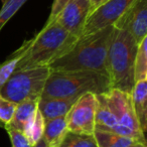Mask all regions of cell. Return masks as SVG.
I'll use <instances>...</instances> for the list:
<instances>
[{"mask_svg": "<svg viewBox=\"0 0 147 147\" xmlns=\"http://www.w3.org/2000/svg\"><path fill=\"white\" fill-rule=\"evenodd\" d=\"M113 32L114 26H109L81 36L71 51L49 67L51 71H88L107 76V53Z\"/></svg>", "mask_w": 147, "mask_h": 147, "instance_id": "6da1fadb", "label": "cell"}, {"mask_svg": "<svg viewBox=\"0 0 147 147\" xmlns=\"http://www.w3.org/2000/svg\"><path fill=\"white\" fill-rule=\"evenodd\" d=\"M78 39L79 37L71 34L57 21L45 23L42 29L32 37V42L18 63L16 71L49 67L71 51Z\"/></svg>", "mask_w": 147, "mask_h": 147, "instance_id": "7a4b0ae2", "label": "cell"}, {"mask_svg": "<svg viewBox=\"0 0 147 147\" xmlns=\"http://www.w3.org/2000/svg\"><path fill=\"white\" fill-rule=\"evenodd\" d=\"M111 89L109 78L88 71H51L41 97L78 99L86 93L104 94Z\"/></svg>", "mask_w": 147, "mask_h": 147, "instance_id": "3957f363", "label": "cell"}, {"mask_svg": "<svg viewBox=\"0 0 147 147\" xmlns=\"http://www.w3.org/2000/svg\"><path fill=\"white\" fill-rule=\"evenodd\" d=\"M138 43L127 31L116 29L107 53V76L111 89L131 93L134 81V61Z\"/></svg>", "mask_w": 147, "mask_h": 147, "instance_id": "277c9868", "label": "cell"}, {"mask_svg": "<svg viewBox=\"0 0 147 147\" xmlns=\"http://www.w3.org/2000/svg\"><path fill=\"white\" fill-rule=\"evenodd\" d=\"M51 71L49 67L15 71L0 89V95L15 104L39 100Z\"/></svg>", "mask_w": 147, "mask_h": 147, "instance_id": "5b68a950", "label": "cell"}, {"mask_svg": "<svg viewBox=\"0 0 147 147\" xmlns=\"http://www.w3.org/2000/svg\"><path fill=\"white\" fill-rule=\"evenodd\" d=\"M102 95L109 110L116 119L118 134L131 137L138 142L146 143L145 134L141 130L133 110L130 93L110 89Z\"/></svg>", "mask_w": 147, "mask_h": 147, "instance_id": "8992f818", "label": "cell"}, {"mask_svg": "<svg viewBox=\"0 0 147 147\" xmlns=\"http://www.w3.org/2000/svg\"><path fill=\"white\" fill-rule=\"evenodd\" d=\"M97 97L86 93L79 97L65 115L67 131L78 134H94Z\"/></svg>", "mask_w": 147, "mask_h": 147, "instance_id": "52a82bcc", "label": "cell"}, {"mask_svg": "<svg viewBox=\"0 0 147 147\" xmlns=\"http://www.w3.org/2000/svg\"><path fill=\"white\" fill-rule=\"evenodd\" d=\"M136 0H107L89 14L81 36L113 26Z\"/></svg>", "mask_w": 147, "mask_h": 147, "instance_id": "ba28073f", "label": "cell"}, {"mask_svg": "<svg viewBox=\"0 0 147 147\" xmlns=\"http://www.w3.org/2000/svg\"><path fill=\"white\" fill-rule=\"evenodd\" d=\"M113 26L127 31L139 45L147 37V0H136Z\"/></svg>", "mask_w": 147, "mask_h": 147, "instance_id": "9c48e42d", "label": "cell"}, {"mask_svg": "<svg viewBox=\"0 0 147 147\" xmlns=\"http://www.w3.org/2000/svg\"><path fill=\"white\" fill-rule=\"evenodd\" d=\"M90 12V0H69L55 21L71 34L80 38Z\"/></svg>", "mask_w": 147, "mask_h": 147, "instance_id": "30bf717a", "label": "cell"}, {"mask_svg": "<svg viewBox=\"0 0 147 147\" xmlns=\"http://www.w3.org/2000/svg\"><path fill=\"white\" fill-rule=\"evenodd\" d=\"M130 95L135 116L145 134L147 130V80L135 83Z\"/></svg>", "mask_w": 147, "mask_h": 147, "instance_id": "8fae6325", "label": "cell"}, {"mask_svg": "<svg viewBox=\"0 0 147 147\" xmlns=\"http://www.w3.org/2000/svg\"><path fill=\"white\" fill-rule=\"evenodd\" d=\"M77 99H59L40 97L38 109L45 121L65 116Z\"/></svg>", "mask_w": 147, "mask_h": 147, "instance_id": "7c38bea8", "label": "cell"}, {"mask_svg": "<svg viewBox=\"0 0 147 147\" xmlns=\"http://www.w3.org/2000/svg\"><path fill=\"white\" fill-rule=\"evenodd\" d=\"M67 132L65 116L45 121L42 141L47 147H59Z\"/></svg>", "mask_w": 147, "mask_h": 147, "instance_id": "4fadbf2b", "label": "cell"}, {"mask_svg": "<svg viewBox=\"0 0 147 147\" xmlns=\"http://www.w3.org/2000/svg\"><path fill=\"white\" fill-rule=\"evenodd\" d=\"M38 101L39 100H26L18 103L16 105L12 119L5 128H13L23 131L25 125L29 122L38 109Z\"/></svg>", "mask_w": 147, "mask_h": 147, "instance_id": "5bb4252c", "label": "cell"}, {"mask_svg": "<svg viewBox=\"0 0 147 147\" xmlns=\"http://www.w3.org/2000/svg\"><path fill=\"white\" fill-rule=\"evenodd\" d=\"M31 42H32V38L25 40L12 55H9L2 63H0V89L6 83L9 77L16 71L17 65L25 55L28 47H30Z\"/></svg>", "mask_w": 147, "mask_h": 147, "instance_id": "9a60e30c", "label": "cell"}, {"mask_svg": "<svg viewBox=\"0 0 147 147\" xmlns=\"http://www.w3.org/2000/svg\"><path fill=\"white\" fill-rule=\"evenodd\" d=\"M94 137L98 147H130L135 142H138L131 137L109 131L95 130Z\"/></svg>", "mask_w": 147, "mask_h": 147, "instance_id": "2e32d148", "label": "cell"}, {"mask_svg": "<svg viewBox=\"0 0 147 147\" xmlns=\"http://www.w3.org/2000/svg\"><path fill=\"white\" fill-rule=\"evenodd\" d=\"M45 125V118H43L39 109H37L35 114L29 120V122L25 125L24 129L22 131L32 146H35V144L37 142H39L41 140V138H42Z\"/></svg>", "mask_w": 147, "mask_h": 147, "instance_id": "e0dca14e", "label": "cell"}, {"mask_svg": "<svg viewBox=\"0 0 147 147\" xmlns=\"http://www.w3.org/2000/svg\"><path fill=\"white\" fill-rule=\"evenodd\" d=\"M147 80V37L138 45L134 61V81Z\"/></svg>", "mask_w": 147, "mask_h": 147, "instance_id": "ac0fdd59", "label": "cell"}, {"mask_svg": "<svg viewBox=\"0 0 147 147\" xmlns=\"http://www.w3.org/2000/svg\"><path fill=\"white\" fill-rule=\"evenodd\" d=\"M59 147H98L94 134H78L67 131Z\"/></svg>", "mask_w": 147, "mask_h": 147, "instance_id": "d6986e66", "label": "cell"}, {"mask_svg": "<svg viewBox=\"0 0 147 147\" xmlns=\"http://www.w3.org/2000/svg\"><path fill=\"white\" fill-rule=\"evenodd\" d=\"M27 0H3L0 9V31Z\"/></svg>", "mask_w": 147, "mask_h": 147, "instance_id": "ffe728a7", "label": "cell"}, {"mask_svg": "<svg viewBox=\"0 0 147 147\" xmlns=\"http://www.w3.org/2000/svg\"><path fill=\"white\" fill-rule=\"evenodd\" d=\"M16 105L17 104L3 98L0 95V125L1 127L5 128L6 125L11 121Z\"/></svg>", "mask_w": 147, "mask_h": 147, "instance_id": "44dd1931", "label": "cell"}, {"mask_svg": "<svg viewBox=\"0 0 147 147\" xmlns=\"http://www.w3.org/2000/svg\"><path fill=\"white\" fill-rule=\"evenodd\" d=\"M5 130L9 135L12 147H34L30 144L22 131L13 128H5Z\"/></svg>", "mask_w": 147, "mask_h": 147, "instance_id": "7402d4cb", "label": "cell"}, {"mask_svg": "<svg viewBox=\"0 0 147 147\" xmlns=\"http://www.w3.org/2000/svg\"><path fill=\"white\" fill-rule=\"evenodd\" d=\"M67 1L69 0H53L51 9V14H49V17L47 19V23H51L53 21H55L57 15L61 13V11L63 10V8L67 3Z\"/></svg>", "mask_w": 147, "mask_h": 147, "instance_id": "603a6c76", "label": "cell"}, {"mask_svg": "<svg viewBox=\"0 0 147 147\" xmlns=\"http://www.w3.org/2000/svg\"><path fill=\"white\" fill-rule=\"evenodd\" d=\"M106 1H107V0H90V3H91V12H92L93 10H95V9H96L97 7L100 6L101 4H103L104 2H106Z\"/></svg>", "mask_w": 147, "mask_h": 147, "instance_id": "cb8c5ba5", "label": "cell"}, {"mask_svg": "<svg viewBox=\"0 0 147 147\" xmlns=\"http://www.w3.org/2000/svg\"><path fill=\"white\" fill-rule=\"evenodd\" d=\"M130 147H147L146 143H141V142H135L133 145H131Z\"/></svg>", "mask_w": 147, "mask_h": 147, "instance_id": "d4e9b609", "label": "cell"}, {"mask_svg": "<svg viewBox=\"0 0 147 147\" xmlns=\"http://www.w3.org/2000/svg\"><path fill=\"white\" fill-rule=\"evenodd\" d=\"M34 147H47L45 146V142L42 141V139H41L39 142H37L36 144H35V146Z\"/></svg>", "mask_w": 147, "mask_h": 147, "instance_id": "484cf974", "label": "cell"}, {"mask_svg": "<svg viewBox=\"0 0 147 147\" xmlns=\"http://www.w3.org/2000/svg\"><path fill=\"white\" fill-rule=\"evenodd\" d=\"M0 127H1V125H0Z\"/></svg>", "mask_w": 147, "mask_h": 147, "instance_id": "4316f807", "label": "cell"}]
</instances>
